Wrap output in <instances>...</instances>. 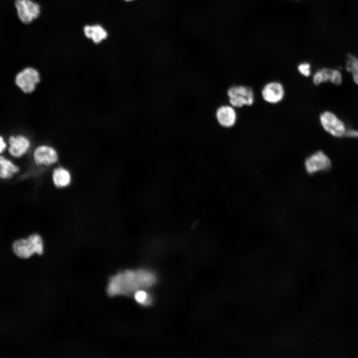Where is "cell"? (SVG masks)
<instances>
[{
	"instance_id": "16",
	"label": "cell",
	"mask_w": 358,
	"mask_h": 358,
	"mask_svg": "<svg viewBox=\"0 0 358 358\" xmlns=\"http://www.w3.org/2000/svg\"><path fill=\"white\" fill-rule=\"evenodd\" d=\"M344 81L342 71L339 68H331L329 82L333 85L339 86Z\"/></svg>"
},
{
	"instance_id": "3",
	"label": "cell",
	"mask_w": 358,
	"mask_h": 358,
	"mask_svg": "<svg viewBox=\"0 0 358 358\" xmlns=\"http://www.w3.org/2000/svg\"><path fill=\"white\" fill-rule=\"evenodd\" d=\"M227 95L230 105L233 107L251 106L255 100L253 89L247 86H232L227 90Z\"/></svg>"
},
{
	"instance_id": "5",
	"label": "cell",
	"mask_w": 358,
	"mask_h": 358,
	"mask_svg": "<svg viewBox=\"0 0 358 358\" xmlns=\"http://www.w3.org/2000/svg\"><path fill=\"white\" fill-rule=\"evenodd\" d=\"M304 165L307 172L314 175L329 171L332 167V161L326 153L318 150L306 159Z\"/></svg>"
},
{
	"instance_id": "2",
	"label": "cell",
	"mask_w": 358,
	"mask_h": 358,
	"mask_svg": "<svg viewBox=\"0 0 358 358\" xmlns=\"http://www.w3.org/2000/svg\"><path fill=\"white\" fill-rule=\"evenodd\" d=\"M12 250L19 258L27 259L34 254H42L43 251V242L41 237L34 233L26 238L15 240L12 244Z\"/></svg>"
},
{
	"instance_id": "14",
	"label": "cell",
	"mask_w": 358,
	"mask_h": 358,
	"mask_svg": "<svg viewBox=\"0 0 358 358\" xmlns=\"http://www.w3.org/2000/svg\"><path fill=\"white\" fill-rule=\"evenodd\" d=\"M345 68L351 75L353 82L358 86V57L351 54H348Z\"/></svg>"
},
{
	"instance_id": "12",
	"label": "cell",
	"mask_w": 358,
	"mask_h": 358,
	"mask_svg": "<svg viewBox=\"0 0 358 358\" xmlns=\"http://www.w3.org/2000/svg\"><path fill=\"white\" fill-rule=\"evenodd\" d=\"M19 171L18 166L5 157L0 155V179L12 178Z\"/></svg>"
},
{
	"instance_id": "20",
	"label": "cell",
	"mask_w": 358,
	"mask_h": 358,
	"mask_svg": "<svg viewBox=\"0 0 358 358\" xmlns=\"http://www.w3.org/2000/svg\"><path fill=\"white\" fill-rule=\"evenodd\" d=\"M7 147V144L4 138L0 135V154L3 153Z\"/></svg>"
},
{
	"instance_id": "6",
	"label": "cell",
	"mask_w": 358,
	"mask_h": 358,
	"mask_svg": "<svg viewBox=\"0 0 358 358\" xmlns=\"http://www.w3.org/2000/svg\"><path fill=\"white\" fill-rule=\"evenodd\" d=\"M33 158L37 165L49 167L57 162L59 155L54 147L47 144H42L34 149Z\"/></svg>"
},
{
	"instance_id": "7",
	"label": "cell",
	"mask_w": 358,
	"mask_h": 358,
	"mask_svg": "<svg viewBox=\"0 0 358 358\" xmlns=\"http://www.w3.org/2000/svg\"><path fill=\"white\" fill-rule=\"evenodd\" d=\"M15 6L18 17L23 23H31L40 14L39 5L31 0H16Z\"/></svg>"
},
{
	"instance_id": "4",
	"label": "cell",
	"mask_w": 358,
	"mask_h": 358,
	"mask_svg": "<svg viewBox=\"0 0 358 358\" xmlns=\"http://www.w3.org/2000/svg\"><path fill=\"white\" fill-rule=\"evenodd\" d=\"M41 76L36 69L28 67L19 72L15 78L16 85L24 93L33 92L40 83Z\"/></svg>"
},
{
	"instance_id": "10",
	"label": "cell",
	"mask_w": 358,
	"mask_h": 358,
	"mask_svg": "<svg viewBox=\"0 0 358 358\" xmlns=\"http://www.w3.org/2000/svg\"><path fill=\"white\" fill-rule=\"evenodd\" d=\"M215 118L222 127L231 128L234 126L237 120V114L234 107L229 105H222L216 110Z\"/></svg>"
},
{
	"instance_id": "15",
	"label": "cell",
	"mask_w": 358,
	"mask_h": 358,
	"mask_svg": "<svg viewBox=\"0 0 358 358\" xmlns=\"http://www.w3.org/2000/svg\"><path fill=\"white\" fill-rule=\"evenodd\" d=\"M331 70V68L323 67L316 71L312 76L313 84L318 86L329 82Z\"/></svg>"
},
{
	"instance_id": "13",
	"label": "cell",
	"mask_w": 358,
	"mask_h": 358,
	"mask_svg": "<svg viewBox=\"0 0 358 358\" xmlns=\"http://www.w3.org/2000/svg\"><path fill=\"white\" fill-rule=\"evenodd\" d=\"M84 31L85 35L96 44L105 39L107 35L105 29L99 25H87L84 27Z\"/></svg>"
},
{
	"instance_id": "9",
	"label": "cell",
	"mask_w": 358,
	"mask_h": 358,
	"mask_svg": "<svg viewBox=\"0 0 358 358\" xmlns=\"http://www.w3.org/2000/svg\"><path fill=\"white\" fill-rule=\"evenodd\" d=\"M262 95L266 102L276 104L280 102L284 96V89L278 82H271L266 84L262 89Z\"/></svg>"
},
{
	"instance_id": "8",
	"label": "cell",
	"mask_w": 358,
	"mask_h": 358,
	"mask_svg": "<svg viewBox=\"0 0 358 358\" xmlns=\"http://www.w3.org/2000/svg\"><path fill=\"white\" fill-rule=\"evenodd\" d=\"M30 147L31 142L25 135H12L8 139V151L14 158H20L24 155Z\"/></svg>"
},
{
	"instance_id": "1",
	"label": "cell",
	"mask_w": 358,
	"mask_h": 358,
	"mask_svg": "<svg viewBox=\"0 0 358 358\" xmlns=\"http://www.w3.org/2000/svg\"><path fill=\"white\" fill-rule=\"evenodd\" d=\"M320 124L323 129L332 137L341 139L346 138L349 129L345 121L331 110L322 111L319 116Z\"/></svg>"
},
{
	"instance_id": "11",
	"label": "cell",
	"mask_w": 358,
	"mask_h": 358,
	"mask_svg": "<svg viewBox=\"0 0 358 358\" xmlns=\"http://www.w3.org/2000/svg\"><path fill=\"white\" fill-rule=\"evenodd\" d=\"M52 178L54 184L58 188L67 187L71 184L72 180L70 172L63 167H59L55 169Z\"/></svg>"
},
{
	"instance_id": "18",
	"label": "cell",
	"mask_w": 358,
	"mask_h": 358,
	"mask_svg": "<svg viewBox=\"0 0 358 358\" xmlns=\"http://www.w3.org/2000/svg\"><path fill=\"white\" fill-rule=\"evenodd\" d=\"M297 69L299 73L303 76L308 77L311 75V67L309 63L304 62L299 64L297 66Z\"/></svg>"
},
{
	"instance_id": "21",
	"label": "cell",
	"mask_w": 358,
	"mask_h": 358,
	"mask_svg": "<svg viewBox=\"0 0 358 358\" xmlns=\"http://www.w3.org/2000/svg\"><path fill=\"white\" fill-rule=\"evenodd\" d=\"M126 0V1H132V0Z\"/></svg>"
},
{
	"instance_id": "19",
	"label": "cell",
	"mask_w": 358,
	"mask_h": 358,
	"mask_svg": "<svg viewBox=\"0 0 358 358\" xmlns=\"http://www.w3.org/2000/svg\"><path fill=\"white\" fill-rule=\"evenodd\" d=\"M346 138L358 139V128L349 127Z\"/></svg>"
},
{
	"instance_id": "17",
	"label": "cell",
	"mask_w": 358,
	"mask_h": 358,
	"mask_svg": "<svg viewBox=\"0 0 358 358\" xmlns=\"http://www.w3.org/2000/svg\"><path fill=\"white\" fill-rule=\"evenodd\" d=\"M136 301L144 305H149L152 303V298L145 291L137 290L134 295Z\"/></svg>"
}]
</instances>
